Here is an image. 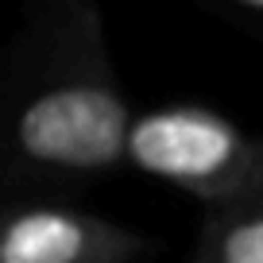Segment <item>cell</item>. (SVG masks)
<instances>
[{"label":"cell","mask_w":263,"mask_h":263,"mask_svg":"<svg viewBox=\"0 0 263 263\" xmlns=\"http://www.w3.org/2000/svg\"><path fill=\"white\" fill-rule=\"evenodd\" d=\"M128 159L143 174L186 186L209 201L263 194V147L201 108H163L132 124Z\"/></svg>","instance_id":"1"},{"label":"cell","mask_w":263,"mask_h":263,"mask_svg":"<svg viewBox=\"0 0 263 263\" xmlns=\"http://www.w3.org/2000/svg\"><path fill=\"white\" fill-rule=\"evenodd\" d=\"M197 263H263V197L232 201L197 248Z\"/></svg>","instance_id":"4"},{"label":"cell","mask_w":263,"mask_h":263,"mask_svg":"<svg viewBox=\"0 0 263 263\" xmlns=\"http://www.w3.org/2000/svg\"><path fill=\"white\" fill-rule=\"evenodd\" d=\"M128 105L105 82H62L35 93L16 116V147L43 166L105 171L128 155Z\"/></svg>","instance_id":"2"},{"label":"cell","mask_w":263,"mask_h":263,"mask_svg":"<svg viewBox=\"0 0 263 263\" xmlns=\"http://www.w3.org/2000/svg\"><path fill=\"white\" fill-rule=\"evenodd\" d=\"M136 240L70 209H27L0 240V263H124Z\"/></svg>","instance_id":"3"}]
</instances>
